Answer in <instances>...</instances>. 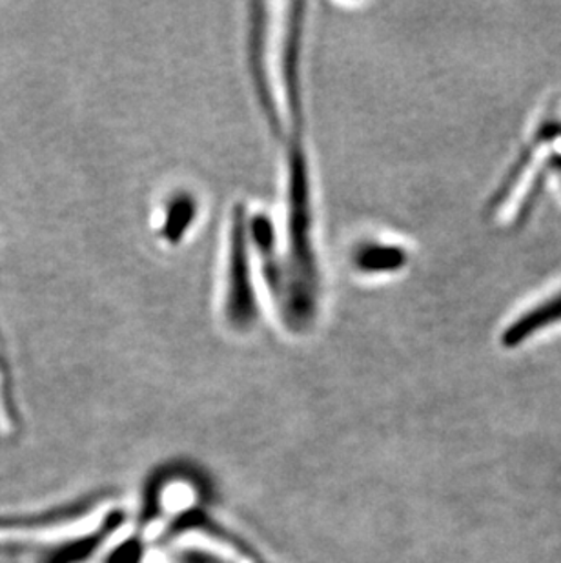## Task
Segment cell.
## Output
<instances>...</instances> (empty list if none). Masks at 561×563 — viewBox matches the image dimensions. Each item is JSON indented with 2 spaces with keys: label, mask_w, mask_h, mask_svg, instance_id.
Here are the masks:
<instances>
[{
  "label": "cell",
  "mask_w": 561,
  "mask_h": 563,
  "mask_svg": "<svg viewBox=\"0 0 561 563\" xmlns=\"http://www.w3.org/2000/svg\"><path fill=\"white\" fill-rule=\"evenodd\" d=\"M227 312L230 323L249 329L255 318L254 292L250 277L249 255L244 249L241 208L233 210L232 241H230V271H228Z\"/></svg>",
  "instance_id": "cell-2"
},
{
  "label": "cell",
  "mask_w": 561,
  "mask_h": 563,
  "mask_svg": "<svg viewBox=\"0 0 561 563\" xmlns=\"http://www.w3.org/2000/svg\"><path fill=\"white\" fill-rule=\"evenodd\" d=\"M561 321V292L538 305V309L525 312L516 323L510 324L504 334V343L507 346H516L525 340L532 338L538 330H546L551 324Z\"/></svg>",
  "instance_id": "cell-3"
},
{
  "label": "cell",
  "mask_w": 561,
  "mask_h": 563,
  "mask_svg": "<svg viewBox=\"0 0 561 563\" xmlns=\"http://www.w3.org/2000/svg\"><path fill=\"white\" fill-rule=\"evenodd\" d=\"M405 263V252L397 246H365L360 252L358 265L363 271H397Z\"/></svg>",
  "instance_id": "cell-4"
},
{
  "label": "cell",
  "mask_w": 561,
  "mask_h": 563,
  "mask_svg": "<svg viewBox=\"0 0 561 563\" xmlns=\"http://www.w3.org/2000/svg\"><path fill=\"white\" fill-rule=\"evenodd\" d=\"M302 15L294 13L286 35L285 77L292 112L290 155H288V292L286 319L292 329H305L312 321L318 298V263L312 243V201L308 161L302 146L301 96H299V44Z\"/></svg>",
  "instance_id": "cell-1"
}]
</instances>
